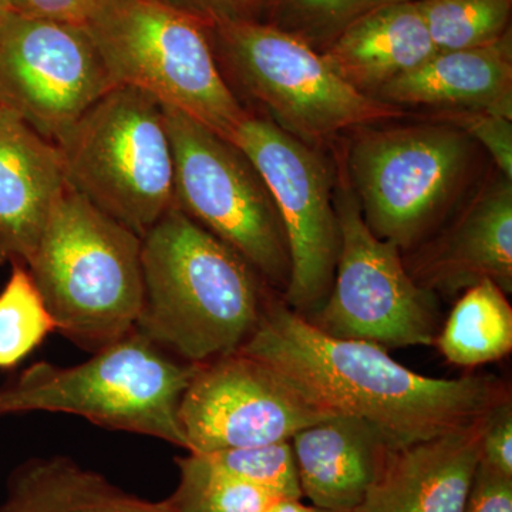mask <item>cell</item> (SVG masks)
Instances as JSON below:
<instances>
[{
  "label": "cell",
  "instance_id": "obj_1",
  "mask_svg": "<svg viewBox=\"0 0 512 512\" xmlns=\"http://www.w3.org/2000/svg\"><path fill=\"white\" fill-rule=\"evenodd\" d=\"M238 352L274 369L325 412L365 421L390 450L476 426L511 399L498 377L424 376L375 343L326 335L284 299H266Z\"/></svg>",
  "mask_w": 512,
  "mask_h": 512
},
{
  "label": "cell",
  "instance_id": "obj_2",
  "mask_svg": "<svg viewBox=\"0 0 512 512\" xmlns=\"http://www.w3.org/2000/svg\"><path fill=\"white\" fill-rule=\"evenodd\" d=\"M144 299L136 332L183 362L204 365L238 352L268 296L262 278L178 208L143 237Z\"/></svg>",
  "mask_w": 512,
  "mask_h": 512
},
{
  "label": "cell",
  "instance_id": "obj_3",
  "mask_svg": "<svg viewBox=\"0 0 512 512\" xmlns=\"http://www.w3.org/2000/svg\"><path fill=\"white\" fill-rule=\"evenodd\" d=\"M143 238L69 184L26 264L57 332L97 352L136 330Z\"/></svg>",
  "mask_w": 512,
  "mask_h": 512
},
{
  "label": "cell",
  "instance_id": "obj_4",
  "mask_svg": "<svg viewBox=\"0 0 512 512\" xmlns=\"http://www.w3.org/2000/svg\"><path fill=\"white\" fill-rule=\"evenodd\" d=\"M197 369L134 330L80 365L39 362L23 370L0 387V417L73 414L104 429L156 437L187 450L178 409Z\"/></svg>",
  "mask_w": 512,
  "mask_h": 512
},
{
  "label": "cell",
  "instance_id": "obj_5",
  "mask_svg": "<svg viewBox=\"0 0 512 512\" xmlns=\"http://www.w3.org/2000/svg\"><path fill=\"white\" fill-rule=\"evenodd\" d=\"M84 28L116 86L141 90L231 141L248 116L208 28L163 0H99Z\"/></svg>",
  "mask_w": 512,
  "mask_h": 512
},
{
  "label": "cell",
  "instance_id": "obj_6",
  "mask_svg": "<svg viewBox=\"0 0 512 512\" xmlns=\"http://www.w3.org/2000/svg\"><path fill=\"white\" fill-rule=\"evenodd\" d=\"M66 181L141 238L174 207V158L163 104L116 86L56 141Z\"/></svg>",
  "mask_w": 512,
  "mask_h": 512
},
{
  "label": "cell",
  "instance_id": "obj_7",
  "mask_svg": "<svg viewBox=\"0 0 512 512\" xmlns=\"http://www.w3.org/2000/svg\"><path fill=\"white\" fill-rule=\"evenodd\" d=\"M218 63L286 133L319 147L340 133L406 117V111L350 86L328 59L261 20L208 28Z\"/></svg>",
  "mask_w": 512,
  "mask_h": 512
},
{
  "label": "cell",
  "instance_id": "obj_8",
  "mask_svg": "<svg viewBox=\"0 0 512 512\" xmlns=\"http://www.w3.org/2000/svg\"><path fill=\"white\" fill-rule=\"evenodd\" d=\"M471 141L437 120L357 128L346 177L370 231L400 251L419 245L463 187L473 158Z\"/></svg>",
  "mask_w": 512,
  "mask_h": 512
},
{
  "label": "cell",
  "instance_id": "obj_9",
  "mask_svg": "<svg viewBox=\"0 0 512 512\" xmlns=\"http://www.w3.org/2000/svg\"><path fill=\"white\" fill-rule=\"evenodd\" d=\"M164 107V106H163ZM174 158V207L285 291L291 272L281 218L247 156L210 128L164 107Z\"/></svg>",
  "mask_w": 512,
  "mask_h": 512
},
{
  "label": "cell",
  "instance_id": "obj_10",
  "mask_svg": "<svg viewBox=\"0 0 512 512\" xmlns=\"http://www.w3.org/2000/svg\"><path fill=\"white\" fill-rule=\"evenodd\" d=\"M340 181L333 190L340 248L332 288L303 318L333 338L384 349L433 345L440 323L437 295L416 284L393 242L370 231L348 177Z\"/></svg>",
  "mask_w": 512,
  "mask_h": 512
},
{
  "label": "cell",
  "instance_id": "obj_11",
  "mask_svg": "<svg viewBox=\"0 0 512 512\" xmlns=\"http://www.w3.org/2000/svg\"><path fill=\"white\" fill-rule=\"evenodd\" d=\"M231 143L261 175L284 227L291 272L282 299L299 315H312L332 288L340 248L329 167L318 148L251 114Z\"/></svg>",
  "mask_w": 512,
  "mask_h": 512
},
{
  "label": "cell",
  "instance_id": "obj_12",
  "mask_svg": "<svg viewBox=\"0 0 512 512\" xmlns=\"http://www.w3.org/2000/svg\"><path fill=\"white\" fill-rule=\"evenodd\" d=\"M116 87L84 26L0 12V103L56 143Z\"/></svg>",
  "mask_w": 512,
  "mask_h": 512
},
{
  "label": "cell",
  "instance_id": "obj_13",
  "mask_svg": "<svg viewBox=\"0 0 512 512\" xmlns=\"http://www.w3.org/2000/svg\"><path fill=\"white\" fill-rule=\"evenodd\" d=\"M329 417L274 369L242 352L198 365L178 409L191 454L291 441Z\"/></svg>",
  "mask_w": 512,
  "mask_h": 512
},
{
  "label": "cell",
  "instance_id": "obj_14",
  "mask_svg": "<svg viewBox=\"0 0 512 512\" xmlns=\"http://www.w3.org/2000/svg\"><path fill=\"white\" fill-rule=\"evenodd\" d=\"M406 268L417 285L434 295H456L485 279L510 295L512 181L498 174Z\"/></svg>",
  "mask_w": 512,
  "mask_h": 512
},
{
  "label": "cell",
  "instance_id": "obj_15",
  "mask_svg": "<svg viewBox=\"0 0 512 512\" xmlns=\"http://www.w3.org/2000/svg\"><path fill=\"white\" fill-rule=\"evenodd\" d=\"M485 419L468 429L387 451L382 473L360 510L464 512L480 463Z\"/></svg>",
  "mask_w": 512,
  "mask_h": 512
},
{
  "label": "cell",
  "instance_id": "obj_16",
  "mask_svg": "<svg viewBox=\"0 0 512 512\" xmlns=\"http://www.w3.org/2000/svg\"><path fill=\"white\" fill-rule=\"evenodd\" d=\"M66 187L56 144L19 119L0 121V265L28 264Z\"/></svg>",
  "mask_w": 512,
  "mask_h": 512
},
{
  "label": "cell",
  "instance_id": "obj_17",
  "mask_svg": "<svg viewBox=\"0 0 512 512\" xmlns=\"http://www.w3.org/2000/svg\"><path fill=\"white\" fill-rule=\"evenodd\" d=\"M375 97L402 109L487 111L512 119L511 32L491 45L437 52Z\"/></svg>",
  "mask_w": 512,
  "mask_h": 512
},
{
  "label": "cell",
  "instance_id": "obj_18",
  "mask_svg": "<svg viewBox=\"0 0 512 512\" xmlns=\"http://www.w3.org/2000/svg\"><path fill=\"white\" fill-rule=\"evenodd\" d=\"M291 446L302 497L332 512L357 510L365 503L390 450L373 427L348 416L305 427Z\"/></svg>",
  "mask_w": 512,
  "mask_h": 512
},
{
  "label": "cell",
  "instance_id": "obj_19",
  "mask_svg": "<svg viewBox=\"0 0 512 512\" xmlns=\"http://www.w3.org/2000/svg\"><path fill=\"white\" fill-rule=\"evenodd\" d=\"M323 56L350 86L375 97L436 55L417 0L389 3L343 30Z\"/></svg>",
  "mask_w": 512,
  "mask_h": 512
},
{
  "label": "cell",
  "instance_id": "obj_20",
  "mask_svg": "<svg viewBox=\"0 0 512 512\" xmlns=\"http://www.w3.org/2000/svg\"><path fill=\"white\" fill-rule=\"evenodd\" d=\"M0 512H173L167 501L151 503L114 487L66 457L35 458L9 481Z\"/></svg>",
  "mask_w": 512,
  "mask_h": 512
},
{
  "label": "cell",
  "instance_id": "obj_21",
  "mask_svg": "<svg viewBox=\"0 0 512 512\" xmlns=\"http://www.w3.org/2000/svg\"><path fill=\"white\" fill-rule=\"evenodd\" d=\"M434 343L444 359L458 367L483 366L510 355L512 309L507 293L488 279L466 289Z\"/></svg>",
  "mask_w": 512,
  "mask_h": 512
},
{
  "label": "cell",
  "instance_id": "obj_22",
  "mask_svg": "<svg viewBox=\"0 0 512 512\" xmlns=\"http://www.w3.org/2000/svg\"><path fill=\"white\" fill-rule=\"evenodd\" d=\"M437 52L491 45L510 32L512 0H417Z\"/></svg>",
  "mask_w": 512,
  "mask_h": 512
},
{
  "label": "cell",
  "instance_id": "obj_23",
  "mask_svg": "<svg viewBox=\"0 0 512 512\" xmlns=\"http://www.w3.org/2000/svg\"><path fill=\"white\" fill-rule=\"evenodd\" d=\"M180 484L167 504L173 512H264L282 497L228 476L198 454L178 458Z\"/></svg>",
  "mask_w": 512,
  "mask_h": 512
},
{
  "label": "cell",
  "instance_id": "obj_24",
  "mask_svg": "<svg viewBox=\"0 0 512 512\" xmlns=\"http://www.w3.org/2000/svg\"><path fill=\"white\" fill-rule=\"evenodd\" d=\"M56 325L28 268L12 265L0 292V370L18 366Z\"/></svg>",
  "mask_w": 512,
  "mask_h": 512
},
{
  "label": "cell",
  "instance_id": "obj_25",
  "mask_svg": "<svg viewBox=\"0 0 512 512\" xmlns=\"http://www.w3.org/2000/svg\"><path fill=\"white\" fill-rule=\"evenodd\" d=\"M266 2V0H265ZM268 23L322 52L357 19L403 0H268Z\"/></svg>",
  "mask_w": 512,
  "mask_h": 512
},
{
  "label": "cell",
  "instance_id": "obj_26",
  "mask_svg": "<svg viewBox=\"0 0 512 512\" xmlns=\"http://www.w3.org/2000/svg\"><path fill=\"white\" fill-rule=\"evenodd\" d=\"M212 467L282 498H302L291 441L198 454Z\"/></svg>",
  "mask_w": 512,
  "mask_h": 512
},
{
  "label": "cell",
  "instance_id": "obj_27",
  "mask_svg": "<svg viewBox=\"0 0 512 512\" xmlns=\"http://www.w3.org/2000/svg\"><path fill=\"white\" fill-rule=\"evenodd\" d=\"M437 121L451 124L488 151L500 174L512 181V119L487 111L437 113Z\"/></svg>",
  "mask_w": 512,
  "mask_h": 512
},
{
  "label": "cell",
  "instance_id": "obj_28",
  "mask_svg": "<svg viewBox=\"0 0 512 512\" xmlns=\"http://www.w3.org/2000/svg\"><path fill=\"white\" fill-rule=\"evenodd\" d=\"M480 460L504 476L512 477V402L498 404L488 414L481 433Z\"/></svg>",
  "mask_w": 512,
  "mask_h": 512
},
{
  "label": "cell",
  "instance_id": "obj_29",
  "mask_svg": "<svg viewBox=\"0 0 512 512\" xmlns=\"http://www.w3.org/2000/svg\"><path fill=\"white\" fill-rule=\"evenodd\" d=\"M200 20L207 28L238 20H259L265 0H163Z\"/></svg>",
  "mask_w": 512,
  "mask_h": 512
},
{
  "label": "cell",
  "instance_id": "obj_30",
  "mask_svg": "<svg viewBox=\"0 0 512 512\" xmlns=\"http://www.w3.org/2000/svg\"><path fill=\"white\" fill-rule=\"evenodd\" d=\"M464 512H512V477L498 473L480 460Z\"/></svg>",
  "mask_w": 512,
  "mask_h": 512
},
{
  "label": "cell",
  "instance_id": "obj_31",
  "mask_svg": "<svg viewBox=\"0 0 512 512\" xmlns=\"http://www.w3.org/2000/svg\"><path fill=\"white\" fill-rule=\"evenodd\" d=\"M3 9L33 19L86 26L99 0H2Z\"/></svg>",
  "mask_w": 512,
  "mask_h": 512
},
{
  "label": "cell",
  "instance_id": "obj_32",
  "mask_svg": "<svg viewBox=\"0 0 512 512\" xmlns=\"http://www.w3.org/2000/svg\"><path fill=\"white\" fill-rule=\"evenodd\" d=\"M264 512H318V508L302 504L299 498H281L269 505Z\"/></svg>",
  "mask_w": 512,
  "mask_h": 512
},
{
  "label": "cell",
  "instance_id": "obj_33",
  "mask_svg": "<svg viewBox=\"0 0 512 512\" xmlns=\"http://www.w3.org/2000/svg\"><path fill=\"white\" fill-rule=\"evenodd\" d=\"M10 119H18L15 114L10 113L2 103H0V121L10 120Z\"/></svg>",
  "mask_w": 512,
  "mask_h": 512
},
{
  "label": "cell",
  "instance_id": "obj_34",
  "mask_svg": "<svg viewBox=\"0 0 512 512\" xmlns=\"http://www.w3.org/2000/svg\"><path fill=\"white\" fill-rule=\"evenodd\" d=\"M318 512H332V511H323V510H318ZM348 512H363V511H362V510H360V508H357V510L348 511Z\"/></svg>",
  "mask_w": 512,
  "mask_h": 512
},
{
  "label": "cell",
  "instance_id": "obj_35",
  "mask_svg": "<svg viewBox=\"0 0 512 512\" xmlns=\"http://www.w3.org/2000/svg\"><path fill=\"white\" fill-rule=\"evenodd\" d=\"M2 10H3V2H2V0H0V12H2Z\"/></svg>",
  "mask_w": 512,
  "mask_h": 512
}]
</instances>
